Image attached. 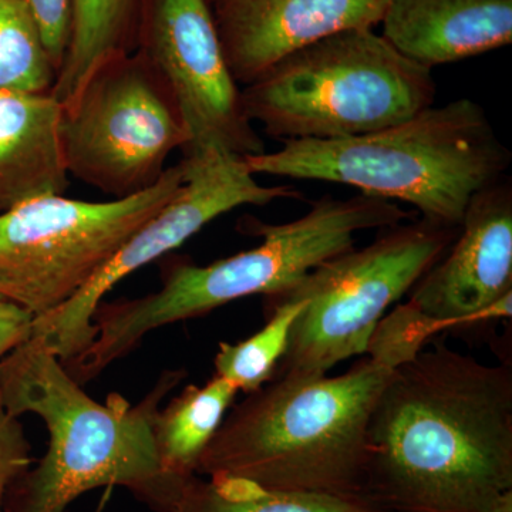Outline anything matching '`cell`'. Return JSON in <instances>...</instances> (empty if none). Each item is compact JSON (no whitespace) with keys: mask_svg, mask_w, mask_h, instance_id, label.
Masks as SVG:
<instances>
[{"mask_svg":"<svg viewBox=\"0 0 512 512\" xmlns=\"http://www.w3.org/2000/svg\"><path fill=\"white\" fill-rule=\"evenodd\" d=\"M377 512H512V369L434 343L400 363L366 434Z\"/></svg>","mask_w":512,"mask_h":512,"instance_id":"cell-1","label":"cell"},{"mask_svg":"<svg viewBox=\"0 0 512 512\" xmlns=\"http://www.w3.org/2000/svg\"><path fill=\"white\" fill-rule=\"evenodd\" d=\"M441 330L406 303L384 316L366 356L343 375L275 377L232 407L195 474L363 503L366 434L377 399L393 370Z\"/></svg>","mask_w":512,"mask_h":512,"instance_id":"cell-2","label":"cell"},{"mask_svg":"<svg viewBox=\"0 0 512 512\" xmlns=\"http://www.w3.org/2000/svg\"><path fill=\"white\" fill-rule=\"evenodd\" d=\"M185 377L171 370L137 406L120 394L101 404L70 376L62 360L30 338L0 362V394L13 416L45 423V456L10 490L8 512H66L80 495L123 487L156 512H171L187 480L165 473L153 437L154 416Z\"/></svg>","mask_w":512,"mask_h":512,"instance_id":"cell-3","label":"cell"},{"mask_svg":"<svg viewBox=\"0 0 512 512\" xmlns=\"http://www.w3.org/2000/svg\"><path fill=\"white\" fill-rule=\"evenodd\" d=\"M410 218L393 201L360 194L345 200L322 197L303 217L286 224L245 221V229L262 238L259 247L207 266L174 262L165 269L160 291L101 302L93 315V342L64 366L83 386L136 349L148 333L248 296L278 295L316 266L355 248L357 232Z\"/></svg>","mask_w":512,"mask_h":512,"instance_id":"cell-4","label":"cell"},{"mask_svg":"<svg viewBox=\"0 0 512 512\" xmlns=\"http://www.w3.org/2000/svg\"><path fill=\"white\" fill-rule=\"evenodd\" d=\"M275 153L244 158L252 174L352 185L402 201L421 218L460 228L471 200L507 178L512 154L480 104L430 106L412 119L339 140H284Z\"/></svg>","mask_w":512,"mask_h":512,"instance_id":"cell-5","label":"cell"},{"mask_svg":"<svg viewBox=\"0 0 512 512\" xmlns=\"http://www.w3.org/2000/svg\"><path fill=\"white\" fill-rule=\"evenodd\" d=\"M431 69L373 29L296 50L241 89L251 123L276 140H339L375 133L433 106Z\"/></svg>","mask_w":512,"mask_h":512,"instance_id":"cell-6","label":"cell"},{"mask_svg":"<svg viewBox=\"0 0 512 512\" xmlns=\"http://www.w3.org/2000/svg\"><path fill=\"white\" fill-rule=\"evenodd\" d=\"M460 228L420 218L316 266L268 303L302 301L275 377H319L365 355L384 313L443 258Z\"/></svg>","mask_w":512,"mask_h":512,"instance_id":"cell-7","label":"cell"},{"mask_svg":"<svg viewBox=\"0 0 512 512\" xmlns=\"http://www.w3.org/2000/svg\"><path fill=\"white\" fill-rule=\"evenodd\" d=\"M185 183L180 161L140 194L36 198L0 214V299L40 318L69 302Z\"/></svg>","mask_w":512,"mask_h":512,"instance_id":"cell-8","label":"cell"},{"mask_svg":"<svg viewBox=\"0 0 512 512\" xmlns=\"http://www.w3.org/2000/svg\"><path fill=\"white\" fill-rule=\"evenodd\" d=\"M62 143L70 177L114 200L157 184L190 136L170 87L138 52L101 64L63 107Z\"/></svg>","mask_w":512,"mask_h":512,"instance_id":"cell-9","label":"cell"},{"mask_svg":"<svg viewBox=\"0 0 512 512\" xmlns=\"http://www.w3.org/2000/svg\"><path fill=\"white\" fill-rule=\"evenodd\" d=\"M180 192L128 238L107 265L69 302L33 320L39 339L62 363L80 355L94 339L93 315L120 281L180 248L205 225L242 205H268L301 198L292 185H262L244 158L221 153L184 157Z\"/></svg>","mask_w":512,"mask_h":512,"instance_id":"cell-10","label":"cell"},{"mask_svg":"<svg viewBox=\"0 0 512 512\" xmlns=\"http://www.w3.org/2000/svg\"><path fill=\"white\" fill-rule=\"evenodd\" d=\"M141 50L170 87L187 126L184 157L265 153L245 114L208 0H151Z\"/></svg>","mask_w":512,"mask_h":512,"instance_id":"cell-11","label":"cell"},{"mask_svg":"<svg viewBox=\"0 0 512 512\" xmlns=\"http://www.w3.org/2000/svg\"><path fill=\"white\" fill-rule=\"evenodd\" d=\"M511 301L512 185L504 178L471 200L457 238L407 303L447 330L511 318Z\"/></svg>","mask_w":512,"mask_h":512,"instance_id":"cell-12","label":"cell"},{"mask_svg":"<svg viewBox=\"0 0 512 512\" xmlns=\"http://www.w3.org/2000/svg\"><path fill=\"white\" fill-rule=\"evenodd\" d=\"M389 0H218L217 23L235 82L248 86L279 60L326 37L382 22Z\"/></svg>","mask_w":512,"mask_h":512,"instance_id":"cell-13","label":"cell"},{"mask_svg":"<svg viewBox=\"0 0 512 512\" xmlns=\"http://www.w3.org/2000/svg\"><path fill=\"white\" fill-rule=\"evenodd\" d=\"M382 36L433 69L511 45L512 0H389Z\"/></svg>","mask_w":512,"mask_h":512,"instance_id":"cell-14","label":"cell"},{"mask_svg":"<svg viewBox=\"0 0 512 512\" xmlns=\"http://www.w3.org/2000/svg\"><path fill=\"white\" fill-rule=\"evenodd\" d=\"M62 121L52 92L0 90V214L70 187Z\"/></svg>","mask_w":512,"mask_h":512,"instance_id":"cell-15","label":"cell"},{"mask_svg":"<svg viewBox=\"0 0 512 512\" xmlns=\"http://www.w3.org/2000/svg\"><path fill=\"white\" fill-rule=\"evenodd\" d=\"M239 390L215 375L204 386L185 387L153 420L158 461L165 473L181 480L195 474L204 453Z\"/></svg>","mask_w":512,"mask_h":512,"instance_id":"cell-16","label":"cell"},{"mask_svg":"<svg viewBox=\"0 0 512 512\" xmlns=\"http://www.w3.org/2000/svg\"><path fill=\"white\" fill-rule=\"evenodd\" d=\"M137 0H70L66 55L53 97L69 106L89 77L107 60L128 53L126 39Z\"/></svg>","mask_w":512,"mask_h":512,"instance_id":"cell-17","label":"cell"},{"mask_svg":"<svg viewBox=\"0 0 512 512\" xmlns=\"http://www.w3.org/2000/svg\"><path fill=\"white\" fill-rule=\"evenodd\" d=\"M171 512H377L333 495L266 488L248 478L214 474L188 478Z\"/></svg>","mask_w":512,"mask_h":512,"instance_id":"cell-18","label":"cell"},{"mask_svg":"<svg viewBox=\"0 0 512 512\" xmlns=\"http://www.w3.org/2000/svg\"><path fill=\"white\" fill-rule=\"evenodd\" d=\"M57 69L22 0H0V90L50 93Z\"/></svg>","mask_w":512,"mask_h":512,"instance_id":"cell-19","label":"cell"},{"mask_svg":"<svg viewBox=\"0 0 512 512\" xmlns=\"http://www.w3.org/2000/svg\"><path fill=\"white\" fill-rule=\"evenodd\" d=\"M265 308L268 322L264 328L235 345L221 343L215 356V375L234 384L239 392H256L271 382L288 348L289 333L303 302L268 303Z\"/></svg>","mask_w":512,"mask_h":512,"instance_id":"cell-20","label":"cell"},{"mask_svg":"<svg viewBox=\"0 0 512 512\" xmlns=\"http://www.w3.org/2000/svg\"><path fill=\"white\" fill-rule=\"evenodd\" d=\"M32 464V447L25 429L19 417L6 409L0 394V512H8L10 490Z\"/></svg>","mask_w":512,"mask_h":512,"instance_id":"cell-21","label":"cell"},{"mask_svg":"<svg viewBox=\"0 0 512 512\" xmlns=\"http://www.w3.org/2000/svg\"><path fill=\"white\" fill-rule=\"evenodd\" d=\"M42 32L57 73L66 55L70 28V0H22Z\"/></svg>","mask_w":512,"mask_h":512,"instance_id":"cell-22","label":"cell"},{"mask_svg":"<svg viewBox=\"0 0 512 512\" xmlns=\"http://www.w3.org/2000/svg\"><path fill=\"white\" fill-rule=\"evenodd\" d=\"M32 313L0 299V362L32 335Z\"/></svg>","mask_w":512,"mask_h":512,"instance_id":"cell-23","label":"cell"}]
</instances>
